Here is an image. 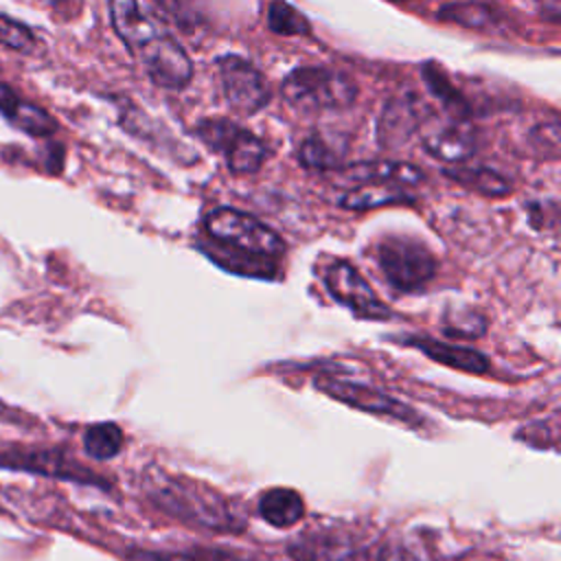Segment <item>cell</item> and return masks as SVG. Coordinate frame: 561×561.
<instances>
[{"instance_id":"obj_19","label":"cell","mask_w":561,"mask_h":561,"mask_svg":"<svg viewBox=\"0 0 561 561\" xmlns=\"http://www.w3.org/2000/svg\"><path fill=\"white\" fill-rule=\"evenodd\" d=\"M344 153H346L344 140H337L333 136H322V134L309 136L298 149L300 162L309 169H335L342 164Z\"/></svg>"},{"instance_id":"obj_16","label":"cell","mask_w":561,"mask_h":561,"mask_svg":"<svg viewBox=\"0 0 561 561\" xmlns=\"http://www.w3.org/2000/svg\"><path fill=\"white\" fill-rule=\"evenodd\" d=\"M259 513L267 524L276 528H289L302 519L305 502L298 491L287 486H274L261 493Z\"/></svg>"},{"instance_id":"obj_30","label":"cell","mask_w":561,"mask_h":561,"mask_svg":"<svg viewBox=\"0 0 561 561\" xmlns=\"http://www.w3.org/2000/svg\"><path fill=\"white\" fill-rule=\"evenodd\" d=\"M167 11H171V13H178L180 11V7H182V0H158Z\"/></svg>"},{"instance_id":"obj_13","label":"cell","mask_w":561,"mask_h":561,"mask_svg":"<svg viewBox=\"0 0 561 561\" xmlns=\"http://www.w3.org/2000/svg\"><path fill=\"white\" fill-rule=\"evenodd\" d=\"M405 344L419 348L421 353H425L430 359L462 370V373H471V375H484L489 373V359L486 355H482L476 348L469 346H460V344H449V342H438L432 337H408Z\"/></svg>"},{"instance_id":"obj_8","label":"cell","mask_w":561,"mask_h":561,"mask_svg":"<svg viewBox=\"0 0 561 561\" xmlns=\"http://www.w3.org/2000/svg\"><path fill=\"white\" fill-rule=\"evenodd\" d=\"M324 283L329 294L357 316L368 320H383L390 316L388 305L375 294L370 283L348 261H333L324 272Z\"/></svg>"},{"instance_id":"obj_12","label":"cell","mask_w":561,"mask_h":561,"mask_svg":"<svg viewBox=\"0 0 561 561\" xmlns=\"http://www.w3.org/2000/svg\"><path fill=\"white\" fill-rule=\"evenodd\" d=\"M0 114L18 129H22L28 136L46 138L57 131L55 118L37 107L35 103L22 99L9 83L0 81Z\"/></svg>"},{"instance_id":"obj_10","label":"cell","mask_w":561,"mask_h":561,"mask_svg":"<svg viewBox=\"0 0 561 561\" xmlns=\"http://www.w3.org/2000/svg\"><path fill=\"white\" fill-rule=\"evenodd\" d=\"M0 467L24 469L44 476L66 478L81 484H101L103 480L92 471L83 469L79 462L68 458L61 449H28V451H7L0 456ZM103 486V484H101Z\"/></svg>"},{"instance_id":"obj_7","label":"cell","mask_w":561,"mask_h":561,"mask_svg":"<svg viewBox=\"0 0 561 561\" xmlns=\"http://www.w3.org/2000/svg\"><path fill=\"white\" fill-rule=\"evenodd\" d=\"M316 386L333 397L335 401H342L355 410L368 412V414H377V416H386V419H394L408 425H419L421 419L419 414L403 401L373 388L366 383H357V381H346L340 377H318Z\"/></svg>"},{"instance_id":"obj_22","label":"cell","mask_w":561,"mask_h":561,"mask_svg":"<svg viewBox=\"0 0 561 561\" xmlns=\"http://www.w3.org/2000/svg\"><path fill=\"white\" fill-rule=\"evenodd\" d=\"M83 449L94 460H110L123 449V430L112 423H94L83 432Z\"/></svg>"},{"instance_id":"obj_15","label":"cell","mask_w":561,"mask_h":561,"mask_svg":"<svg viewBox=\"0 0 561 561\" xmlns=\"http://www.w3.org/2000/svg\"><path fill=\"white\" fill-rule=\"evenodd\" d=\"M416 127H419V114L414 103L408 96L392 99L383 107V114L377 127L379 142L381 147H390V149L399 147L414 134Z\"/></svg>"},{"instance_id":"obj_2","label":"cell","mask_w":561,"mask_h":561,"mask_svg":"<svg viewBox=\"0 0 561 561\" xmlns=\"http://www.w3.org/2000/svg\"><path fill=\"white\" fill-rule=\"evenodd\" d=\"M145 489L158 508L184 524L224 533L243 530V517L237 513L234 504L202 482L162 469H149Z\"/></svg>"},{"instance_id":"obj_24","label":"cell","mask_w":561,"mask_h":561,"mask_svg":"<svg viewBox=\"0 0 561 561\" xmlns=\"http://www.w3.org/2000/svg\"><path fill=\"white\" fill-rule=\"evenodd\" d=\"M443 329L451 337H480L486 331V318L476 309H447L443 318Z\"/></svg>"},{"instance_id":"obj_26","label":"cell","mask_w":561,"mask_h":561,"mask_svg":"<svg viewBox=\"0 0 561 561\" xmlns=\"http://www.w3.org/2000/svg\"><path fill=\"white\" fill-rule=\"evenodd\" d=\"M35 44H37V39L26 24L0 13V46L13 48L20 53H31L35 48Z\"/></svg>"},{"instance_id":"obj_4","label":"cell","mask_w":561,"mask_h":561,"mask_svg":"<svg viewBox=\"0 0 561 561\" xmlns=\"http://www.w3.org/2000/svg\"><path fill=\"white\" fill-rule=\"evenodd\" d=\"M377 261L386 280L401 291L425 287L436 274V259L423 241L412 237H386L377 248Z\"/></svg>"},{"instance_id":"obj_5","label":"cell","mask_w":561,"mask_h":561,"mask_svg":"<svg viewBox=\"0 0 561 561\" xmlns=\"http://www.w3.org/2000/svg\"><path fill=\"white\" fill-rule=\"evenodd\" d=\"M206 232L250 256H278L285 250L283 239L270 226L237 208H215L206 217Z\"/></svg>"},{"instance_id":"obj_14","label":"cell","mask_w":561,"mask_h":561,"mask_svg":"<svg viewBox=\"0 0 561 561\" xmlns=\"http://www.w3.org/2000/svg\"><path fill=\"white\" fill-rule=\"evenodd\" d=\"M423 147L430 156L443 162H465L476 151V136L467 123H449L423 136Z\"/></svg>"},{"instance_id":"obj_27","label":"cell","mask_w":561,"mask_h":561,"mask_svg":"<svg viewBox=\"0 0 561 561\" xmlns=\"http://www.w3.org/2000/svg\"><path fill=\"white\" fill-rule=\"evenodd\" d=\"M425 81H427V88L434 96H438L449 110H454V114H462L467 107H465V101L458 96V92H454V88L449 85V81L445 79V75L440 70H425L423 72Z\"/></svg>"},{"instance_id":"obj_31","label":"cell","mask_w":561,"mask_h":561,"mask_svg":"<svg viewBox=\"0 0 561 561\" xmlns=\"http://www.w3.org/2000/svg\"><path fill=\"white\" fill-rule=\"evenodd\" d=\"M39 2H44V4H48V7H59L64 0H39Z\"/></svg>"},{"instance_id":"obj_29","label":"cell","mask_w":561,"mask_h":561,"mask_svg":"<svg viewBox=\"0 0 561 561\" xmlns=\"http://www.w3.org/2000/svg\"><path fill=\"white\" fill-rule=\"evenodd\" d=\"M381 561H425V559L419 550L410 548L408 543H397L381 552Z\"/></svg>"},{"instance_id":"obj_25","label":"cell","mask_w":561,"mask_h":561,"mask_svg":"<svg viewBox=\"0 0 561 561\" xmlns=\"http://www.w3.org/2000/svg\"><path fill=\"white\" fill-rule=\"evenodd\" d=\"M151 561H270L254 554H239L234 550L219 548H193L180 552H149Z\"/></svg>"},{"instance_id":"obj_23","label":"cell","mask_w":561,"mask_h":561,"mask_svg":"<svg viewBox=\"0 0 561 561\" xmlns=\"http://www.w3.org/2000/svg\"><path fill=\"white\" fill-rule=\"evenodd\" d=\"M267 26L278 35H309L307 18L285 0H274L267 11Z\"/></svg>"},{"instance_id":"obj_17","label":"cell","mask_w":561,"mask_h":561,"mask_svg":"<svg viewBox=\"0 0 561 561\" xmlns=\"http://www.w3.org/2000/svg\"><path fill=\"white\" fill-rule=\"evenodd\" d=\"M348 178H355L359 182H388V184H399V186H414L423 182V171L416 169L414 164L408 162H394V160H375V162H364L357 167L348 169Z\"/></svg>"},{"instance_id":"obj_21","label":"cell","mask_w":561,"mask_h":561,"mask_svg":"<svg viewBox=\"0 0 561 561\" xmlns=\"http://www.w3.org/2000/svg\"><path fill=\"white\" fill-rule=\"evenodd\" d=\"M445 173L451 180L460 182L462 186L473 188L476 193H482L489 197H504L511 193V182L486 167H458V169H447Z\"/></svg>"},{"instance_id":"obj_3","label":"cell","mask_w":561,"mask_h":561,"mask_svg":"<svg viewBox=\"0 0 561 561\" xmlns=\"http://www.w3.org/2000/svg\"><path fill=\"white\" fill-rule=\"evenodd\" d=\"M280 92L291 107L305 112L342 110L353 105L357 99V85L348 75L320 66H302L291 70L285 77Z\"/></svg>"},{"instance_id":"obj_1","label":"cell","mask_w":561,"mask_h":561,"mask_svg":"<svg viewBox=\"0 0 561 561\" xmlns=\"http://www.w3.org/2000/svg\"><path fill=\"white\" fill-rule=\"evenodd\" d=\"M107 4L116 35L140 61L149 79L167 90L184 88L193 77V64L182 44L138 0H107Z\"/></svg>"},{"instance_id":"obj_11","label":"cell","mask_w":561,"mask_h":561,"mask_svg":"<svg viewBox=\"0 0 561 561\" xmlns=\"http://www.w3.org/2000/svg\"><path fill=\"white\" fill-rule=\"evenodd\" d=\"M287 552L296 561H362L359 546L333 530H307L289 541Z\"/></svg>"},{"instance_id":"obj_18","label":"cell","mask_w":561,"mask_h":561,"mask_svg":"<svg viewBox=\"0 0 561 561\" xmlns=\"http://www.w3.org/2000/svg\"><path fill=\"white\" fill-rule=\"evenodd\" d=\"M408 195L403 186L399 184H388V182H364L357 188H351L342 195L340 206L348 210H368L377 206H388L397 202H405Z\"/></svg>"},{"instance_id":"obj_6","label":"cell","mask_w":561,"mask_h":561,"mask_svg":"<svg viewBox=\"0 0 561 561\" xmlns=\"http://www.w3.org/2000/svg\"><path fill=\"white\" fill-rule=\"evenodd\" d=\"M199 138L226 156V164L237 175L256 173L265 160V147L252 131L224 121H204L197 127Z\"/></svg>"},{"instance_id":"obj_28","label":"cell","mask_w":561,"mask_h":561,"mask_svg":"<svg viewBox=\"0 0 561 561\" xmlns=\"http://www.w3.org/2000/svg\"><path fill=\"white\" fill-rule=\"evenodd\" d=\"M559 123L557 121H548V123H541L533 129L530 134V145L543 153V156H550V158H557L559 156Z\"/></svg>"},{"instance_id":"obj_9","label":"cell","mask_w":561,"mask_h":561,"mask_svg":"<svg viewBox=\"0 0 561 561\" xmlns=\"http://www.w3.org/2000/svg\"><path fill=\"white\" fill-rule=\"evenodd\" d=\"M219 77L224 94L239 114H256L270 101V88L263 75L239 55H224L219 59Z\"/></svg>"},{"instance_id":"obj_20","label":"cell","mask_w":561,"mask_h":561,"mask_svg":"<svg viewBox=\"0 0 561 561\" xmlns=\"http://www.w3.org/2000/svg\"><path fill=\"white\" fill-rule=\"evenodd\" d=\"M436 18L443 22H451L465 28H489L497 22V13L491 4L467 0V2H449L436 11Z\"/></svg>"}]
</instances>
